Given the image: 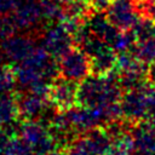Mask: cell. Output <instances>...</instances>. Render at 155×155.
<instances>
[{
    "label": "cell",
    "mask_w": 155,
    "mask_h": 155,
    "mask_svg": "<svg viewBox=\"0 0 155 155\" xmlns=\"http://www.w3.org/2000/svg\"><path fill=\"white\" fill-rule=\"evenodd\" d=\"M122 93L116 69L105 75L90 74L79 82L78 104L82 107H101L120 102Z\"/></svg>",
    "instance_id": "6da1fadb"
},
{
    "label": "cell",
    "mask_w": 155,
    "mask_h": 155,
    "mask_svg": "<svg viewBox=\"0 0 155 155\" xmlns=\"http://www.w3.org/2000/svg\"><path fill=\"white\" fill-rule=\"evenodd\" d=\"M18 136L31 145L34 155H46L57 148L48 127L39 120H22Z\"/></svg>",
    "instance_id": "7a4b0ae2"
},
{
    "label": "cell",
    "mask_w": 155,
    "mask_h": 155,
    "mask_svg": "<svg viewBox=\"0 0 155 155\" xmlns=\"http://www.w3.org/2000/svg\"><path fill=\"white\" fill-rule=\"evenodd\" d=\"M58 65L59 75L75 82H81L91 74L90 57L80 47H73L63 54L58 59Z\"/></svg>",
    "instance_id": "3957f363"
},
{
    "label": "cell",
    "mask_w": 155,
    "mask_h": 155,
    "mask_svg": "<svg viewBox=\"0 0 155 155\" xmlns=\"http://www.w3.org/2000/svg\"><path fill=\"white\" fill-rule=\"evenodd\" d=\"M150 85L144 87L125 91L120 99L122 116L131 124L145 120L148 116V92Z\"/></svg>",
    "instance_id": "277c9868"
},
{
    "label": "cell",
    "mask_w": 155,
    "mask_h": 155,
    "mask_svg": "<svg viewBox=\"0 0 155 155\" xmlns=\"http://www.w3.org/2000/svg\"><path fill=\"white\" fill-rule=\"evenodd\" d=\"M73 35L59 23H51L41 34V46L54 58L59 59L74 47Z\"/></svg>",
    "instance_id": "5b68a950"
},
{
    "label": "cell",
    "mask_w": 155,
    "mask_h": 155,
    "mask_svg": "<svg viewBox=\"0 0 155 155\" xmlns=\"http://www.w3.org/2000/svg\"><path fill=\"white\" fill-rule=\"evenodd\" d=\"M79 82L58 75L52 82L48 92V102L58 110H68L78 105Z\"/></svg>",
    "instance_id": "8992f818"
},
{
    "label": "cell",
    "mask_w": 155,
    "mask_h": 155,
    "mask_svg": "<svg viewBox=\"0 0 155 155\" xmlns=\"http://www.w3.org/2000/svg\"><path fill=\"white\" fill-rule=\"evenodd\" d=\"M107 16L120 30H131L140 17L134 0H113L107 8Z\"/></svg>",
    "instance_id": "52a82bcc"
},
{
    "label": "cell",
    "mask_w": 155,
    "mask_h": 155,
    "mask_svg": "<svg viewBox=\"0 0 155 155\" xmlns=\"http://www.w3.org/2000/svg\"><path fill=\"white\" fill-rule=\"evenodd\" d=\"M12 16L22 30L35 29L45 21L40 0H17Z\"/></svg>",
    "instance_id": "ba28073f"
},
{
    "label": "cell",
    "mask_w": 155,
    "mask_h": 155,
    "mask_svg": "<svg viewBox=\"0 0 155 155\" xmlns=\"http://www.w3.org/2000/svg\"><path fill=\"white\" fill-rule=\"evenodd\" d=\"M35 47V42L29 34H15L0 44L5 58L13 64L24 61Z\"/></svg>",
    "instance_id": "9c48e42d"
},
{
    "label": "cell",
    "mask_w": 155,
    "mask_h": 155,
    "mask_svg": "<svg viewBox=\"0 0 155 155\" xmlns=\"http://www.w3.org/2000/svg\"><path fill=\"white\" fill-rule=\"evenodd\" d=\"M134 151L138 155H155V124L142 120L131 127Z\"/></svg>",
    "instance_id": "30bf717a"
},
{
    "label": "cell",
    "mask_w": 155,
    "mask_h": 155,
    "mask_svg": "<svg viewBox=\"0 0 155 155\" xmlns=\"http://www.w3.org/2000/svg\"><path fill=\"white\" fill-rule=\"evenodd\" d=\"M19 111V117L22 120H39L45 109L47 108V99L40 97L31 92L27 93H15Z\"/></svg>",
    "instance_id": "8fae6325"
},
{
    "label": "cell",
    "mask_w": 155,
    "mask_h": 155,
    "mask_svg": "<svg viewBox=\"0 0 155 155\" xmlns=\"http://www.w3.org/2000/svg\"><path fill=\"white\" fill-rule=\"evenodd\" d=\"M86 24L88 25L91 33L102 40H104L107 44H111L113 40L119 34L120 29H117L108 18L107 12L93 10L88 17L86 18Z\"/></svg>",
    "instance_id": "7c38bea8"
},
{
    "label": "cell",
    "mask_w": 155,
    "mask_h": 155,
    "mask_svg": "<svg viewBox=\"0 0 155 155\" xmlns=\"http://www.w3.org/2000/svg\"><path fill=\"white\" fill-rule=\"evenodd\" d=\"M90 62H91V74L105 75L116 69L117 52L110 45H107L103 50H101L98 53L91 57Z\"/></svg>",
    "instance_id": "4fadbf2b"
},
{
    "label": "cell",
    "mask_w": 155,
    "mask_h": 155,
    "mask_svg": "<svg viewBox=\"0 0 155 155\" xmlns=\"http://www.w3.org/2000/svg\"><path fill=\"white\" fill-rule=\"evenodd\" d=\"M117 73H136V71H147L145 64L134 54L133 51H127L117 53L116 63Z\"/></svg>",
    "instance_id": "5bb4252c"
},
{
    "label": "cell",
    "mask_w": 155,
    "mask_h": 155,
    "mask_svg": "<svg viewBox=\"0 0 155 155\" xmlns=\"http://www.w3.org/2000/svg\"><path fill=\"white\" fill-rule=\"evenodd\" d=\"M44 19L48 23L61 22L64 17V4L59 0H40Z\"/></svg>",
    "instance_id": "9a60e30c"
},
{
    "label": "cell",
    "mask_w": 155,
    "mask_h": 155,
    "mask_svg": "<svg viewBox=\"0 0 155 155\" xmlns=\"http://www.w3.org/2000/svg\"><path fill=\"white\" fill-rule=\"evenodd\" d=\"M4 155H34L31 145L25 142L21 136L15 134L11 136L7 140L4 151Z\"/></svg>",
    "instance_id": "2e32d148"
},
{
    "label": "cell",
    "mask_w": 155,
    "mask_h": 155,
    "mask_svg": "<svg viewBox=\"0 0 155 155\" xmlns=\"http://www.w3.org/2000/svg\"><path fill=\"white\" fill-rule=\"evenodd\" d=\"M131 30L134 34L137 41L153 39L155 38V21L149 17L140 16Z\"/></svg>",
    "instance_id": "e0dca14e"
},
{
    "label": "cell",
    "mask_w": 155,
    "mask_h": 155,
    "mask_svg": "<svg viewBox=\"0 0 155 155\" xmlns=\"http://www.w3.org/2000/svg\"><path fill=\"white\" fill-rule=\"evenodd\" d=\"M132 51L144 64H150L155 61V38L137 41Z\"/></svg>",
    "instance_id": "ac0fdd59"
},
{
    "label": "cell",
    "mask_w": 155,
    "mask_h": 155,
    "mask_svg": "<svg viewBox=\"0 0 155 155\" xmlns=\"http://www.w3.org/2000/svg\"><path fill=\"white\" fill-rule=\"evenodd\" d=\"M136 42H137V40H136V36L132 33V30H120L119 34L116 35V38L110 44V46L117 53H122V52L132 51Z\"/></svg>",
    "instance_id": "d6986e66"
},
{
    "label": "cell",
    "mask_w": 155,
    "mask_h": 155,
    "mask_svg": "<svg viewBox=\"0 0 155 155\" xmlns=\"http://www.w3.org/2000/svg\"><path fill=\"white\" fill-rule=\"evenodd\" d=\"M16 84L12 67L0 65V96L10 93Z\"/></svg>",
    "instance_id": "ffe728a7"
},
{
    "label": "cell",
    "mask_w": 155,
    "mask_h": 155,
    "mask_svg": "<svg viewBox=\"0 0 155 155\" xmlns=\"http://www.w3.org/2000/svg\"><path fill=\"white\" fill-rule=\"evenodd\" d=\"M18 25L12 16V13L0 15V42L6 40L7 38L16 34L18 30Z\"/></svg>",
    "instance_id": "44dd1931"
},
{
    "label": "cell",
    "mask_w": 155,
    "mask_h": 155,
    "mask_svg": "<svg viewBox=\"0 0 155 155\" xmlns=\"http://www.w3.org/2000/svg\"><path fill=\"white\" fill-rule=\"evenodd\" d=\"M148 120L155 124V87L150 86L148 92Z\"/></svg>",
    "instance_id": "7402d4cb"
},
{
    "label": "cell",
    "mask_w": 155,
    "mask_h": 155,
    "mask_svg": "<svg viewBox=\"0 0 155 155\" xmlns=\"http://www.w3.org/2000/svg\"><path fill=\"white\" fill-rule=\"evenodd\" d=\"M17 0H0V15L12 13Z\"/></svg>",
    "instance_id": "603a6c76"
},
{
    "label": "cell",
    "mask_w": 155,
    "mask_h": 155,
    "mask_svg": "<svg viewBox=\"0 0 155 155\" xmlns=\"http://www.w3.org/2000/svg\"><path fill=\"white\" fill-rule=\"evenodd\" d=\"M93 10H99V11H105L110 2L113 0H88Z\"/></svg>",
    "instance_id": "cb8c5ba5"
},
{
    "label": "cell",
    "mask_w": 155,
    "mask_h": 155,
    "mask_svg": "<svg viewBox=\"0 0 155 155\" xmlns=\"http://www.w3.org/2000/svg\"><path fill=\"white\" fill-rule=\"evenodd\" d=\"M147 81L150 86L155 87V61L148 64L147 68Z\"/></svg>",
    "instance_id": "d4e9b609"
},
{
    "label": "cell",
    "mask_w": 155,
    "mask_h": 155,
    "mask_svg": "<svg viewBox=\"0 0 155 155\" xmlns=\"http://www.w3.org/2000/svg\"><path fill=\"white\" fill-rule=\"evenodd\" d=\"M46 155H68V154L64 148H56V149L51 150L50 153H47Z\"/></svg>",
    "instance_id": "484cf974"
},
{
    "label": "cell",
    "mask_w": 155,
    "mask_h": 155,
    "mask_svg": "<svg viewBox=\"0 0 155 155\" xmlns=\"http://www.w3.org/2000/svg\"><path fill=\"white\" fill-rule=\"evenodd\" d=\"M4 59H5V56H4V53H2V52H1V50H0V65H2Z\"/></svg>",
    "instance_id": "4316f807"
},
{
    "label": "cell",
    "mask_w": 155,
    "mask_h": 155,
    "mask_svg": "<svg viewBox=\"0 0 155 155\" xmlns=\"http://www.w3.org/2000/svg\"><path fill=\"white\" fill-rule=\"evenodd\" d=\"M61 2H63V4H67V2H69V1H73V0H59Z\"/></svg>",
    "instance_id": "83f0119b"
},
{
    "label": "cell",
    "mask_w": 155,
    "mask_h": 155,
    "mask_svg": "<svg viewBox=\"0 0 155 155\" xmlns=\"http://www.w3.org/2000/svg\"><path fill=\"white\" fill-rule=\"evenodd\" d=\"M0 155H4V154H2V151H1V150H0Z\"/></svg>",
    "instance_id": "f1b7e54d"
}]
</instances>
